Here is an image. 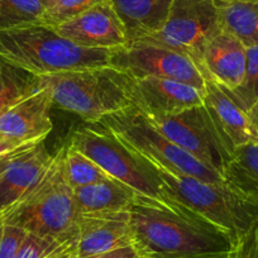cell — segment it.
Returning a JSON list of instances; mask_svg holds the SVG:
<instances>
[{
	"label": "cell",
	"instance_id": "1",
	"mask_svg": "<svg viewBox=\"0 0 258 258\" xmlns=\"http://www.w3.org/2000/svg\"><path fill=\"white\" fill-rule=\"evenodd\" d=\"M133 245L146 258H228L234 240L171 198L138 194L128 209Z\"/></svg>",
	"mask_w": 258,
	"mask_h": 258
},
{
	"label": "cell",
	"instance_id": "2",
	"mask_svg": "<svg viewBox=\"0 0 258 258\" xmlns=\"http://www.w3.org/2000/svg\"><path fill=\"white\" fill-rule=\"evenodd\" d=\"M110 53L111 49L78 46L42 23L0 29V58L37 78L109 66Z\"/></svg>",
	"mask_w": 258,
	"mask_h": 258
},
{
	"label": "cell",
	"instance_id": "3",
	"mask_svg": "<svg viewBox=\"0 0 258 258\" xmlns=\"http://www.w3.org/2000/svg\"><path fill=\"white\" fill-rule=\"evenodd\" d=\"M53 104L76 114L89 124L132 105L131 76L111 66L63 71L41 76Z\"/></svg>",
	"mask_w": 258,
	"mask_h": 258
},
{
	"label": "cell",
	"instance_id": "4",
	"mask_svg": "<svg viewBox=\"0 0 258 258\" xmlns=\"http://www.w3.org/2000/svg\"><path fill=\"white\" fill-rule=\"evenodd\" d=\"M63 155L64 147H61L38 186L4 215L6 224L57 243L78 239L80 215L74 188L64 177Z\"/></svg>",
	"mask_w": 258,
	"mask_h": 258
},
{
	"label": "cell",
	"instance_id": "5",
	"mask_svg": "<svg viewBox=\"0 0 258 258\" xmlns=\"http://www.w3.org/2000/svg\"><path fill=\"white\" fill-rule=\"evenodd\" d=\"M155 167L162 180L165 197L181 203L212 222L227 232L234 243L258 219V204L238 192L227 181L208 182Z\"/></svg>",
	"mask_w": 258,
	"mask_h": 258
},
{
	"label": "cell",
	"instance_id": "6",
	"mask_svg": "<svg viewBox=\"0 0 258 258\" xmlns=\"http://www.w3.org/2000/svg\"><path fill=\"white\" fill-rule=\"evenodd\" d=\"M99 124L111 131L126 147L157 167L208 182L225 181L222 173L161 135L133 104L123 110L104 116Z\"/></svg>",
	"mask_w": 258,
	"mask_h": 258
},
{
	"label": "cell",
	"instance_id": "7",
	"mask_svg": "<svg viewBox=\"0 0 258 258\" xmlns=\"http://www.w3.org/2000/svg\"><path fill=\"white\" fill-rule=\"evenodd\" d=\"M68 143L100 166L110 177L146 197L165 198L162 180L155 166L126 147L105 126L99 123L79 126Z\"/></svg>",
	"mask_w": 258,
	"mask_h": 258
},
{
	"label": "cell",
	"instance_id": "8",
	"mask_svg": "<svg viewBox=\"0 0 258 258\" xmlns=\"http://www.w3.org/2000/svg\"><path fill=\"white\" fill-rule=\"evenodd\" d=\"M142 113L167 140L223 175L234 151L218 132L204 104L176 114Z\"/></svg>",
	"mask_w": 258,
	"mask_h": 258
},
{
	"label": "cell",
	"instance_id": "9",
	"mask_svg": "<svg viewBox=\"0 0 258 258\" xmlns=\"http://www.w3.org/2000/svg\"><path fill=\"white\" fill-rule=\"evenodd\" d=\"M222 31L215 0H173L162 28L138 41L180 52L200 69L205 47Z\"/></svg>",
	"mask_w": 258,
	"mask_h": 258
},
{
	"label": "cell",
	"instance_id": "10",
	"mask_svg": "<svg viewBox=\"0 0 258 258\" xmlns=\"http://www.w3.org/2000/svg\"><path fill=\"white\" fill-rule=\"evenodd\" d=\"M109 66L135 80L167 79L205 90L204 76L190 57L148 42H129L124 47L111 49Z\"/></svg>",
	"mask_w": 258,
	"mask_h": 258
},
{
	"label": "cell",
	"instance_id": "11",
	"mask_svg": "<svg viewBox=\"0 0 258 258\" xmlns=\"http://www.w3.org/2000/svg\"><path fill=\"white\" fill-rule=\"evenodd\" d=\"M62 37L86 48L115 49L128 43L125 29L108 0L54 27Z\"/></svg>",
	"mask_w": 258,
	"mask_h": 258
},
{
	"label": "cell",
	"instance_id": "12",
	"mask_svg": "<svg viewBox=\"0 0 258 258\" xmlns=\"http://www.w3.org/2000/svg\"><path fill=\"white\" fill-rule=\"evenodd\" d=\"M48 89L41 88L0 110V136L19 142L44 141L53 129Z\"/></svg>",
	"mask_w": 258,
	"mask_h": 258
},
{
	"label": "cell",
	"instance_id": "13",
	"mask_svg": "<svg viewBox=\"0 0 258 258\" xmlns=\"http://www.w3.org/2000/svg\"><path fill=\"white\" fill-rule=\"evenodd\" d=\"M53 156L44 141L23 151L0 175V218H3L38 186L51 166Z\"/></svg>",
	"mask_w": 258,
	"mask_h": 258
},
{
	"label": "cell",
	"instance_id": "14",
	"mask_svg": "<svg viewBox=\"0 0 258 258\" xmlns=\"http://www.w3.org/2000/svg\"><path fill=\"white\" fill-rule=\"evenodd\" d=\"M205 90L175 80L145 78L133 81L131 99L142 111L176 114L204 104Z\"/></svg>",
	"mask_w": 258,
	"mask_h": 258
},
{
	"label": "cell",
	"instance_id": "15",
	"mask_svg": "<svg viewBox=\"0 0 258 258\" xmlns=\"http://www.w3.org/2000/svg\"><path fill=\"white\" fill-rule=\"evenodd\" d=\"M126 245H133L128 212L79 217L78 243L73 258H91Z\"/></svg>",
	"mask_w": 258,
	"mask_h": 258
},
{
	"label": "cell",
	"instance_id": "16",
	"mask_svg": "<svg viewBox=\"0 0 258 258\" xmlns=\"http://www.w3.org/2000/svg\"><path fill=\"white\" fill-rule=\"evenodd\" d=\"M245 68L247 47L227 31H222L208 43L200 62L204 79L225 90H233L242 84Z\"/></svg>",
	"mask_w": 258,
	"mask_h": 258
},
{
	"label": "cell",
	"instance_id": "17",
	"mask_svg": "<svg viewBox=\"0 0 258 258\" xmlns=\"http://www.w3.org/2000/svg\"><path fill=\"white\" fill-rule=\"evenodd\" d=\"M204 105L218 132L233 151L239 146L258 141L247 113L239 108L222 86L205 79Z\"/></svg>",
	"mask_w": 258,
	"mask_h": 258
},
{
	"label": "cell",
	"instance_id": "18",
	"mask_svg": "<svg viewBox=\"0 0 258 258\" xmlns=\"http://www.w3.org/2000/svg\"><path fill=\"white\" fill-rule=\"evenodd\" d=\"M138 191L115 178L74 188L79 215H101L128 212Z\"/></svg>",
	"mask_w": 258,
	"mask_h": 258
},
{
	"label": "cell",
	"instance_id": "19",
	"mask_svg": "<svg viewBox=\"0 0 258 258\" xmlns=\"http://www.w3.org/2000/svg\"><path fill=\"white\" fill-rule=\"evenodd\" d=\"M125 29L126 39L135 42L162 28L173 0H108Z\"/></svg>",
	"mask_w": 258,
	"mask_h": 258
},
{
	"label": "cell",
	"instance_id": "20",
	"mask_svg": "<svg viewBox=\"0 0 258 258\" xmlns=\"http://www.w3.org/2000/svg\"><path fill=\"white\" fill-rule=\"evenodd\" d=\"M223 31L233 34L245 47H258V0H215Z\"/></svg>",
	"mask_w": 258,
	"mask_h": 258
},
{
	"label": "cell",
	"instance_id": "21",
	"mask_svg": "<svg viewBox=\"0 0 258 258\" xmlns=\"http://www.w3.org/2000/svg\"><path fill=\"white\" fill-rule=\"evenodd\" d=\"M223 176L233 188L258 204V141L235 148Z\"/></svg>",
	"mask_w": 258,
	"mask_h": 258
},
{
	"label": "cell",
	"instance_id": "22",
	"mask_svg": "<svg viewBox=\"0 0 258 258\" xmlns=\"http://www.w3.org/2000/svg\"><path fill=\"white\" fill-rule=\"evenodd\" d=\"M63 147L64 177L73 188L83 187V186L113 178L100 166L96 165L93 160H90L88 156L76 150L75 147L69 143L64 145Z\"/></svg>",
	"mask_w": 258,
	"mask_h": 258
},
{
	"label": "cell",
	"instance_id": "23",
	"mask_svg": "<svg viewBox=\"0 0 258 258\" xmlns=\"http://www.w3.org/2000/svg\"><path fill=\"white\" fill-rule=\"evenodd\" d=\"M43 12L41 0H0V29L39 23Z\"/></svg>",
	"mask_w": 258,
	"mask_h": 258
},
{
	"label": "cell",
	"instance_id": "24",
	"mask_svg": "<svg viewBox=\"0 0 258 258\" xmlns=\"http://www.w3.org/2000/svg\"><path fill=\"white\" fill-rule=\"evenodd\" d=\"M242 110L247 111L258 99V47L247 48V68L242 84L233 90H225Z\"/></svg>",
	"mask_w": 258,
	"mask_h": 258
},
{
	"label": "cell",
	"instance_id": "25",
	"mask_svg": "<svg viewBox=\"0 0 258 258\" xmlns=\"http://www.w3.org/2000/svg\"><path fill=\"white\" fill-rule=\"evenodd\" d=\"M101 2L104 0H56L49 8L44 9L39 23L54 28Z\"/></svg>",
	"mask_w": 258,
	"mask_h": 258
},
{
	"label": "cell",
	"instance_id": "26",
	"mask_svg": "<svg viewBox=\"0 0 258 258\" xmlns=\"http://www.w3.org/2000/svg\"><path fill=\"white\" fill-rule=\"evenodd\" d=\"M59 244L62 243L44 239L38 235L28 233L17 253L16 258H43L52 250L56 249Z\"/></svg>",
	"mask_w": 258,
	"mask_h": 258
},
{
	"label": "cell",
	"instance_id": "27",
	"mask_svg": "<svg viewBox=\"0 0 258 258\" xmlns=\"http://www.w3.org/2000/svg\"><path fill=\"white\" fill-rule=\"evenodd\" d=\"M229 258H258V219L235 242Z\"/></svg>",
	"mask_w": 258,
	"mask_h": 258
},
{
	"label": "cell",
	"instance_id": "28",
	"mask_svg": "<svg viewBox=\"0 0 258 258\" xmlns=\"http://www.w3.org/2000/svg\"><path fill=\"white\" fill-rule=\"evenodd\" d=\"M28 233L16 225L6 224L0 242V258H16L24 238Z\"/></svg>",
	"mask_w": 258,
	"mask_h": 258
},
{
	"label": "cell",
	"instance_id": "29",
	"mask_svg": "<svg viewBox=\"0 0 258 258\" xmlns=\"http://www.w3.org/2000/svg\"><path fill=\"white\" fill-rule=\"evenodd\" d=\"M76 243H78V239L68 240V242L62 243L56 249L52 250L51 253H48L43 258H73L76 250Z\"/></svg>",
	"mask_w": 258,
	"mask_h": 258
},
{
	"label": "cell",
	"instance_id": "30",
	"mask_svg": "<svg viewBox=\"0 0 258 258\" xmlns=\"http://www.w3.org/2000/svg\"><path fill=\"white\" fill-rule=\"evenodd\" d=\"M137 249L135 248V245H126V247L118 248V249L109 250V252L101 253V254L94 255L91 258H138Z\"/></svg>",
	"mask_w": 258,
	"mask_h": 258
},
{
	"label": "cell",
	"instance_id": "31",
	"mask_svg": "<svg viewBox=\"0 0 258 258\" xmlns=\"http://www.w3.org/2000/svg\"><path fill=\"white\" fill-rule=\"evenodd\" d=\"M38 142H41V141H38ZM29 143L33 142H19V141L11 140V138L0 136V157H3V156L8 155V153L14 152V151L19 150V148H22L26 145H29Z\"/></svg>",
	"mask_w": 258,
	"mask_h": 258
},
{
	"label": "cell",
	"instance_id": "32",
	"mask_svg": "<svg viewBox=\"0 0 258 258\" xmlns=\"http://www.w3.org/2000/svg\"><path fill=\"white\" fill-rule=\"evenodd\" d=\"M41 142H42V141H41ZM38 143H39V142H33V143H29V145H26V146H23V147H22V148H19V150H17V151H14V152H12V153H8V155L3 156V157L0 158V175H2V173H3L4 171H6V168L8 167V166H9V163L12 162V160H13V158L16 157L17 155H19V153H21V152H23V151L28 150V148H32V147H33V146L38 145Z\"/></svg>",
	"mask_w": 258,
	"mask_h": 258
},
{
	"label": "cell",
	"instance_id": "33",
	"mask_svg": "<svg viewBox=\"0 0 258 258\" xmlns=\"http://www.w3.org/2000/svg\"><path fill=\"white\" fill-rule=\"evenodd\" d=\"M245 113H247L248 119H249L250 124H252L253 129H254V132L258 138V99L253 103V105L250 106Z\"/></svg>",
	"mask_w": 258,
	"mask_h": 258
},
{
	"label": "cell",
	"instance_id": "34",
	"mask_svg": "<svg viewBox=\"0 0 258 258\" xmlns=\"http://www.w3.org/2000/svg\"><path fill=\"white\" fill-rule=\"evenodd\" d=\"M4 227H6V222H4V218H0V242H2V238H3Z\"/></svg>",
	"mask_w": 258,
	"mask_h": 258
},
{
	"label": "cell",
	"instance_id": "35",
	"mask_svg": "<svg viewBox=\"0 0 258 258\" xmlns=\"http://www.w3.org/2000/svg\"><path fill=\"white\" fill-rule=\"evenodd\" d=\"M41 2H42V4H43L44 9H47V8H49V7H51L52 4L56 2V0H41Z\"/></svg>",
	"mask_w": 258,
	"mask_h": 258
},
{
	"label": "cell",
	"instance_id": "36",
	"mask_svg": "<svg viewBox=\"0 0 258 258\" xmlns=\"http://www.w3.org/2000/svg\"><path fill=\"white\" fill-rule=\"evenodd\" d=\"M220 2H238V0H220Z\"/></svg>",
	"mask_w": 258,
	"mask_h": 258
},
{
	"label": "cell",
	"instance_id": "37",
	"mask_svg": "<svg viewBox=\"0 0 258 258\" xmlns=\"http://www.w3.org/2000/svg\"><path fill=\"white\" fill-rule=\"evenodd\" d=\"M138 258H146V257H138Z\"/></svg>",
	"mask_w": 258,
	"mask_h": 258
},
{
	"label": "cell",
	"instance_id": "38",
	"mask_svg": "<svg viewBox=\"0 0 258 258\" xmlns=\"http://www.w3.org/2000/svg\"><path fill=\"white\" fill-rule=\"evenodd\" d=\"M0 158H2V157H0Z\"/></svg>",
	"mask_w": 258,
	"mask_h": 258
},
{
	"label": "cell",
	"instance_id": "39",
	"mask_svg": "<svg viewBox=\"0 0 258 258\" xmlns=\"http://www.w3.org/2000/svg\"><path fill=\"white\" fill-rule=\"evenodd\" d=\"M228 258H229V257H228Z\"/></svg>",
	"mask_w": 258,
	"mask_h": 258
}]
</instances>
